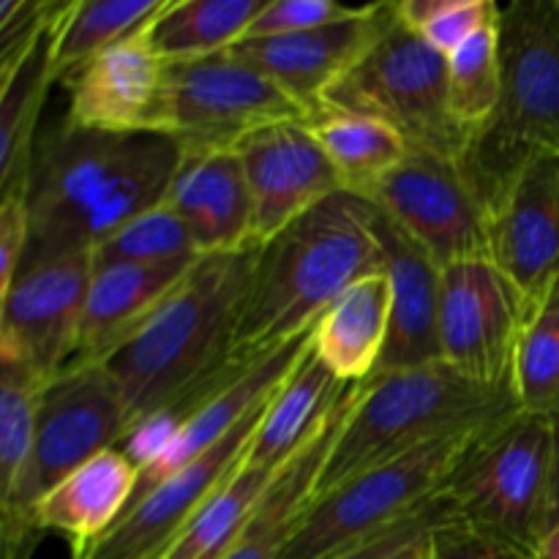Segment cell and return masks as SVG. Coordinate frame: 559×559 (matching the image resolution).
Masks as SVG:
<instances>
[{"label": "cell", "mask_w": 559, "mask_h": 559, "mask_svg": "<svg viewBox=\"0 0 559 559\" xmlns=\"http://www.w3.org/2000/svg\"><path fill=\"white\" fill-rule=\"evenodd\" d=\"M140 469L115 448L60 480L33 511L44 535L69 538L71 557L82 559L129 511Z\"/></svg>", "instance_id": "23"}, {"label": "cell", "mask_w": 559, "mask_h": 559, "mask_svg": "<svg viewBox=\"0 0 559 559\" xmlns=\"http://www.w3.org/2000/svg\"><path fill=\"white\" fill-rule=\"evenodd\" d=\"M31 246V216L25 194L0 197V295L11 287Z\"/></svg>", "instance_id": "39"}, {"label": "cell", "mask_w": 559, "mask_h": 559, "mask_svg": "<svg viewBox=\"0 0 559 559\" xmlns=\"http://www.w3.org/2000/svg\"><path fill=\"white\" fill-rule=\"evenodd\" d=\"M369 200L413 235L440 267L491 260L489 207L453 158L409 151Z\"/></svg>", "instance_id": "11"}, {"label": "cell", "mask_w": 559, "mask_h": 559, "mask_svg": "<svg viewBox=\"0 0 559 559\" xmlns=\"http://www.w3.org/2000/svg\"><path fill=\"white\" fill-rule=\"evenodd\" d=\"M322 107L382 120L407 140L409 151L462 162L469 145V134L451 112L448 58L399 20L396 3L377 41L333 82Z\"/></svg>", "instance_id": "7"}, {"label": "cell", "mask_w": 559, "mask_h": 559, "mask_svg": "<svg viewBox=\"0 0 559 559\" xmlns=\"http://www.w3.org/2000/svg\"><path fill=\"white\" fill-rule=\"evenodd\" d=\"M486 431L415 448L314 497L282 559H325L413 513L440 495L453 469Z\"/></svg>", "instance_id": "8"}, {"label": "cell", "mask_w": 559, "mask_h": 559, "mask_svg": "<svg viewBox=\"0 0 559 559\" xmlns=\"http://www.w3.org/2000/svg\"><path fill=\"white\" fill-rule=\"evenodd\" d=\"M442 495L456 522L540 559L555 530V420L519 413L480 435Z\"/></svg>", "instance_id": "6"}, {"label": "cell", "mask_w": 559, "mask_h": 559, "mask_svg": "<svg viewBox=\"0 0 559 559\" xmlns=\"http://www.w3.org/2000/svg\"><path fill=\"white\" fill-rule=\"evenodd\" d=\"M391 3H369L364 14L289 36L235 44L233 52L271 76L293 102L314 115L336 80H342L377 41Z\"/></svg>", "instance_id": "18"}, {"label": "cell", "mask_w": 559, "mask_h": 559, "mask_svg": "<svg viewBox=\"0 0 559 559\" xmlns=\"http://www.w3.org/2000/svg\"><path fill=\"white\" fill-rule=\"evenodd\" d=\"M527 320V300L491 260L442 267L440 360L464 377L511 382L513 349Z\"/></svg>", "instance_id": "12"}, {"label": "cell", "mask_w": 559, "mask_h": 559, "mask_svg": "<svg viewBox=\"0 0 559 559\" xmlns=\"http://www.w3.org/2000/svg\"><path fill=\"white\" fill-rule=\"evenodd\" d=\"M502 98L462 156L491 207L535 158H559V0H511L500 14Z\"/></svg>", "instance_id": "5"}, {"label": "cell", "mask_w": 559, "mask_h": 559, "mask_svg": "<svg viewBox=\"0 0 559 559\" xmlns=\"http://www.w3.org/2000/svg\"><path fill=\"white\" fill-rule=\"evenodd\" d=\"M254 205V246L344 191L309 120H282L238 142Z\"/></svg>", "instance_id": "14"}, {"label": "cell", "mask_w": 559, "mask_h": 559, "mask_svg": "<svg viewBox=\"0 0 559 559\" xmlns=\"http://www.w3.org/2000/svg\"><path fill=\"white\" fill-rule=\"evenodd\" d=\"M49 44L52 36L5 85H0V197L27 194L44 102L55 85Z\"/></svg>", "instance_id": "28"}, {"label": "cell", "mask_w": 559, "mask_h": 559, "mask_svg": "<svg viewBox=\"0 0 559 559\" xmlns=\"http://www.w3.org/2000/svg\"><path fill=\"white\" fill-rule=\"evenodd\" d=\"M257 249L200 257L183 282L104 360L123 393L129 429L238 360L233 338Z\"/></svg>", "instance_id": "3"}, {"label": "cell", "mask_w": 559, "mask_h": 559, "mask_svg": "<svg viewBox=\"0 0 559 559\" xmlns=\"http://www.w3.org/2000/svg\"><path fill=\"white\" fill-rule=\"evenodd\" d=\"M396 14L409 31L448 58L475 33L500 25L502 5L495 0H402Z\"/></svg>", "instance_id": "35"}, {"label": "cell", "mask_w": 559, "mask_h": 559, "mask_svg": "<svg viewBox=\"0 0 559 559\" xmlns=\"http://www.w3.org/2000/svg\"><path fill=\"white\" fill-rule=\"evenodd\" d=\"M366 5H344L338 0H267L262 14L246 31L243 41L289 36V33L314 31V27L333 25V22L353 20V16L364 14Z\"/></svg>", "instance_id": "38"}, {"label": "cell", "mask_w": 559, "mask_h": 559, "mask_svg": "<svg viewBox=\"0 0 559 559\" xmlns=\"http://www.w3.org/2000/svg\"><path fill=\"white\" fill-rule=\"evenodd\" d=\"M52 377L11 355H0V497L9 495L25 469L36 435L38 399Z\"/></svg>", "instance_id": "33"}, {"label": "cell", "mask_w": 559, "mask_h": 559, "mask_svg": "<svg viewBox=\"0 0 559 559\" xmlns=\"http://www.w3.org/2000/svg\"><path fill=\"white\" fill-rule=\"evenodd\" d=\"M360 391H364V382L349 388L325 429L273 475L240 538L222 559H282V551L287 549L300 519L306 516L311 500L317 497L322 467L331 456L338 431L344 429L349 413L358 404Z\"/></svg>", "instance_id": "22"}, {"label": "cell", "mask_w": 559, "mask_h": 559, "mask_svg": "<svg viewBox=\"0 0 559 559\" xmlns=\"http://www.w3.org/2000/svg\"><path fill=\"white\" fill-rule=\"evenodd\" d=\"M265 407L262 404L205 456L153 486L82 559H164L202 502L246 462Z\"/></svg>", "instance_id": "15"}, {"label": "cell", "mask_w": 559, "mask_h": 559, "mask_svg": "<svg viewBox=\"0 0 559 559\" xmlns=\"http://www.w3.org/2000/svg\"><path fill=\"white\" fill-rule=\"evenodd\" d=\"M540 559H559V524L549 533L544 549H540Z\"/></svg>", "instance_id": "43"}, {"label": "cell", "mask_w": 559, "mask_h": 559, "mask_svg": "<svg viewBox=\"0 0 559 559\" xmlns=\"http://www.w3.org/2000/svg\"><path fill=\"white\" fill-rule=\"evenodd\" d=\"M382 271L374 205L353 191L328 197L257 249L233 358L260 360L314 331L338 295Z\"/></svg>", "instance_id": "2"}, {"label": "cell", "mask_w": 559, "mask_h": 559, "mask_svg": "<svg viewBox=\"0 0 559 559\" xmlns=\"http://www.w3.org/2000/svg\"><path fill=\"white\" fill-rule=\"evenodd\" d=\"M71 0H0V85L55 33Z\"/></svg>", "instance_id": "36"}, {"label": "cell", "mask_w": 559, "mask_h": 559, "mask_svg": "<svg viewBox=\"0 0 559 559\" xmlns=\"http://www.w3.org/2000/svg\"><path fill=\"white\" fill-rule=\"evenodd\" d=\"M429 549V559H527L511 546L475 533L473 527L456 519L431 533Z\"/></svg>", "instance_id": "40"}, {"label": "cell", "mask_w": 559, "mask_h": 559, "mask_svg": "<svg viewBox=\"0 0 559 559\" xmlns=\"http://www.w3.org/2000/svg\"><path fill=\"white\" fill-rule=\"evenodd\" d=\"M391 331V284L385 273L355 282L320 317L311 347L322 364L347 385L377 374Z\"/></svg>", "instance_id": "25"}, {"label": "cell", "mask_w": 559, "mask_h": 559, "mask_svg": "<svg viewBox=\"0 0 559 559\" xmlns=\"http://www.w3.org/2000/svg\"><path fill=\"white\" fill-rule=\"evenodd\" d=\"M306 118L298 102L233 49L167 63L162 134L180 151L235 147L265 126Z\"/></svg>", "instance_id": "10"}, {"label": "cell", "mask_w": 559, "mask_h": 559, "mask_svg": "<svg viewBox=\"0 0 559 559\" xmlns=\"http://www.w3.org/2000/svg\"><path fill=\"white\" fill-rule=\"evenodd\" d=\"M511 385L522 413L559 418V276L530 311L513 349Z\"/></svg>", "instance_id": "31"}, {"label": "cell", "mask_w": 559, "mask_h": 559, "mask_svg": "<svg viewBox=\"0 0 559 559\" xmlns=\"http://www.w3.org/2000/svg\"><path fill=\"white\" fill-rule=\"evenodd\" d=\"M164 5L167 0H71L49 44L55 82H63L112 44L145 31Z\"/></svg>", "instance_id": "29"}, {"label": "cell", "mask_w": 559, "mask_h": 559, "mask_svg": "<svg viewBox=\"0 0 559 559\" xmlns=\"http://www.w3.org/2000/svg\"><path fill=\"white\" fill-rule=\"evenodd\" d=\"M265 5L267 0H167L142 33L167 63L207 58L243 41Z\"/></svg>", "instance_id": "27"}, {"label": "cell", "mask_w": 559, "mask_h": 559, "mask_svg": "<svg viewBox=\"0 0 559 559\" xmlns=\"http://www.w3.org/2000/svg\"><path fill=\"white\" fill-rule=\"evenodd\" d=\"M129 431L123 393L107 366H66L44 385L20 480L0 497V522H33L38 502L74 469L115 451Z\"/></svg>", "instance_id": "9"}, {"label": "cell", "mask_w": 559, "mask_h": 559, "mask_svg": "<svg viewBox=\"0 0 559 559\" xmlns=\"http://www.w3.org/2000/svg\"><path fill=\"white\" fill-rule=\"evenodd\" d=\"M167 202L189 227L200 257L235 254L254 246V205L238 147L180 151Z\"/></svg>", "instance_id": "20"}, {"label": "cell", "mask_w": 559, "mask_h": 559, "mask_svg": "<svg viewBox=\"0 0 559 559\" xmlns=\"http://www.w3.org/2000/svg\"><path fill=\"white\" fill-rule=\"evenodd\" d=\"M349 388L353 385L338 380L322 364L314 347L306 349L304 358L293 366L287 380L267 402L265 415L246 451V464L278 473L325 429Z\"/></svg>", "instance_id": "24"}, {"label": "cell", "mask_w": 559, "mask_h": 559, "mask_svg": "<svg viewBox=\"0 0 559 559\" xmlns=\"http://www.w3.org/2000/svg\"><path fill=\"white\" fill-rule=\"evenodd\" d=\"M448 98L451 112L464 131L484 129L502 98L500 25L475 33L453 55H448Z\"/></svg>", "instance_id": "32"}, {"label": "cell", "mask_w": 559, "mask_h": 559, "mask_svg": "<svg viewBox=\"0 0 559 559\" xmlns=\"http://www.w3.org/2000/svg\"><path fill=\"white\" fill-rule=\"evenodd\" d=\"M63 118L71 126L112 134H162L167 60L145 41V33L112 44L66 76Z\"/></svg>", "instance_id": "16"}, {"label": "cell", "mask_w": 559, "mask_h": 559, "mask_svg": "<svg viewBox=\"0 0 559 559\" xmlns=\"http://www.w3.org/2000/svg\"><path fill=\"white\" fill-rule=\"evenodd\" d=\"M197 260L200 257L162 262V265H131V262L96 265L93 262L80 344L69 366L104 364L183 282Z\"/></svg>", "instance_id": "21"}, {"label": "cell", "mask_w": 559, "mask_h": 559, "mask_svg": "<svg viewBox=\"0 0 559 559\" xmlns=\"http://www.w3.org/2000/svg\"><path fill=\"white\" fill-rule=\"evenodd\" d=\"M93 278V251L22 262L0 295V355L55 377L74 360Z\"/></svg>", "instance_id": "13"}, {"label": "cell", "mask_w": 559, "mask_h": 559, "mask_svg": "<svg viewBox=\"0 0 559 559\" xmlns=\"http://www.w3.org/2000/svg\"><path fill=\"white\" fill-rule=\"evenodd\" d=\"M180 156L178 142L164 134L91 131L66 118L41 129L27 175L25 260L96 254L131 218L167 202Z\"/></svg>", "instance_id": "1"}, {"label": "cell", "mask_w": 559, "mask_h": 559, "mask_svg": "<svg viewBox=\"0 0 559 559\" xmlns=\"http://www.w3.org/2000/svg\"><path fill=\"white\" fill-rule=\"evenodd\" d=\"M276 473L240 464L191 516L164 559H222L243 533L262 491Z\"/></svg>", "instance_id": "30"}, {"label": "cell", "mask_w": 559, "mask_h": 559, "mask_svg": "<svg viewBox=\"0 0 559 559\" xmlns=\"http://www.w3.org/2000/svg\"><path fill=\"white\" fill-rule=\"evenodd\" d=\"M374 224L385 257L382 273L391 284V331L377 374L435 364L440 360L442 267L377 205Z\"/></svg>", "instance_id": "19"}, {"label": "cell", "mask_w": 559, "mask_h": 559, "mask_svg": "<svg viewBox=\"0 0 559 559\" xmlns=\"http://www.w3.org/2000/svg\"><path fill=\"white\" fill-rule=\"evenodd\" d=\"M456 511H453L451 500L445 495H435L431 500H426L424 506L415 508L413 513H407L399 522L388 524L380 533L369 535V538L358 540V544L347 546V549L336 551V555L325 559H396L402 551H407L415 540L426 538L429 533H435L442 524L453 522Z\"/></svg>", "instance_id": "37"}, {"label": "cell", "mask_w": 559, "mask_h": 559, "mask_svg": "<svg viewBox=\"0 0 559 559\" xmlns=\"http://www.w3.org/2000/svg\"><path fill=\"white\" fill-rule=\"evenodd\" d=\"M429 538H431V533L426 535V538L415 540V544L409 546L407 551H402V555H399L396 559H429V555H431V549H429Z\"/></svg>", "instance_id": "41"}, {"label": "cell", "mask_w": 559, "mask_h": 559, "mask_svg": "<svg viewBox=\"0 0 559 559\" xmlns=\"http://www.w3.org/2000/svg\"><path fill=\"white\" fill-rule=\"evenodd\" d=\"M559 524V418H555V527Z\"/></svg>", "instance_id": "42"}, {"label": "cell", "mask_w": 559, "mask_h": 559, "mask_svg": "<svg viewBox=\"0 0 559 559\" xmlns=\"http://www.w3.org/2000/svg\"><path fill=\"white\" fill-rule=\"evenodd\" d=\"M491 262L516 284L530 311L559 276V158H535L489 213Z\"/></svg>", "instance_id": "17"}, {"label": "cell", "mask_w": 559, "mask_h": 559, "mask_svg": "<svg viewBox=\"0 0 559 559\" xmlns=\"http://www.w3.org/2000/svg\"><path fill=\"white\" fill-rule=\"evenodd\" d=\"M519 413L511 382H478L445 360L374 374L333 442L317 497L415 448L495 429Z\"/></svg>", "instance_id": "4"}, {"label": "cell", "mask_w": 559, "mask_h": 559, "mask_svg": "<svg viewBox=\"0 0 559 559\" xmlns=\"http://www.w3.org/2000/svg\"><path fill=\"white\" fill-rule=\"evenodd\" d=\"M306 120L342 178L344 191L366 200L409 156L407 140L382 120L333 107H320Z\"/></svg>", "instance_id": "26"}, {"label": "cell", "mask_w": 559, "mask_h": 559, "mask_svg": "<svg viewBox=\"0 0 559 559\" xmlns=\"http://www.w3.org/2000/svg\"><path fill=\"white\" fill-rule=\"evenodd\" d=\"M197 249L189 227L175 213L169 202L151 207L142 216L131 218L109 240H104L93 254L96 265L131 262V265H162L175 260H194Z\"/></svg>", "instance_id": "34"}]
</instances>
